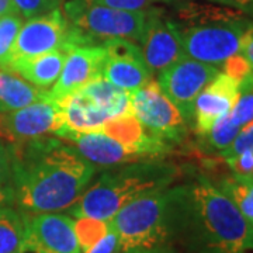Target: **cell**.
<instances>
[{
  "instance_id": "cell-16",
  "label": "cell",
  "mask_w": 253,
  "mask_h": 253,
  "mask_svg": "<svg viewBox=\"0 0 253 253\" xmlns=\"http://www.w3.org/2000/svg\"><path fill=\"white\" fill-rule=\"evenodd\" d=\"M239 94V83L224 72L218 73L194 101L193 126L196 132L207 135L218 120L232 110Z\"/></svg>"
},
{
  "instance_id": "cell-28",
  "label": "cell",
  "mask_w": 253,
  "mask_h": 253,
  "mask_svg": "<svg viewBox=\"0 0 253 253\" xmlns=\"http://www.w3.org/2000/svg\"><path fill=\"white\" fill-rule=\"evenodd\" d=\"M225 116L228 121L238 129H242L251 120H253V87L241 91L235 106Z\"/></svg>"
},
{
  "instance_id": "cell-2",
  "label": "cell",
  "mask_w": 253,
  "mask_h": 253,
  "mask_svg": "<svg viewBox=\"0 0 253 253\" xmlns=\"http://www.w3.org/2000/svg\"><path fill=\"white\" fill-rule=\"evenodd\" d=\"M180 229L199 253H253V225L204 176L181 186Z\"/></svg>"
},
{
  "instance_id": "cell-14",
  "label": "cell",
  "mask_w": 253,
  "mask_h": 253,
  "mask_svg": "<svg viewBox=\"0 0 253 253\" xmlns=\"http://www.w3.org/2000/svg\"><path fill=\"white\" fill-rule=\"evenodd\" d=\"M73 146L90 163L99 166H117L156 158L151 151L141 146L118 142L101 131L96 132H63L58 136Z\"/></svg>"
},
{
  "instance_id": "cell-29",
  "label": "cell",
  "mask_w": 253,
  "mask_h": 253,
  "mask_svg": "<svg viewBox=\"0 0 253 253\" xmlns=\"http://www.w3.org/2000/svg\"><path fill=\"white\" fill-rule=\"evenodd\" d=\"M244 152H251V154H253V120H251L239 131V134L235 136L234 142L229 145L226 149H224L222 152H219V155L224 159H226V158L244 154Z\"/></svg>"
},
{
  "instance_id": "cell-13",
  "label": "cell",
  "mask_w": 253,
  "mask_h": 253,
  "mask_svg": "<svg viewBox=\"0 0 253 253\" xmlns=\"http://www.w3.org/2000/svg\"><path fill=\"white\" fill-rule=\"evenodd\" d=\"M26 217V239L21 253H82L73 219L58 212Z\"/></svg>"
},
{
  "instance_id": "cell-35",
  "label": "cell",
  "mask_w": 253,
  "mask_h": 253,
  "mask_svg": "<svg viewBox=\"0 0 253 253\" xmlns=\"http://www.w3.org/2000/svg\"><path fill=\"white\" fill-rule=\"evenodd\" d=\"M6 14H18L13 0H0V17Z\"/></svg>"
},
{
  "instance_id": "cell-17",
  "label": "cell",
  "mask_w": 253,
  "mask_h": 253,
  "mask_svg": "<svg viewBox=\"0 0 253 253\" xmlns=\"http://www.w3.org/2000/svg\"><path fill=\"white\" fill-rule=\"evenodd\" d=\"M58 103V123L55 135L63 132H96L111 120L110 114L81 91H76Z\"/></svg>"
},
{
  "instance_id": "cell-21",
  "label": "cell",
  "mask_w": 253,
  "mask_h": 253,
  "mask_svg": "<svg viewBox=\"0 0 253 253\" xmlns=\"http://www.w3.org/2000/svg\"><path fill=\"white\" fill-rule=\"evenodd\" d=\"M26 239V217L0 206V253H21Z\"/></svg>"
},
{
  "instance_id": "cell-6",
  "label": "cell",
  "mask_w": 253,
  "mask_h": 253,
  "mask_svg": "<svg viewBox=\"0 0 253 253\" xmlns=\"http://www.w3.org/2000/svg\"><path fill=\"white\" fill-rule=\"evenodd\" d=\"M252 26L253 20L244 17L177 27L184 56L218 66L232 55L241 52L245 34Z\"/></svg>"
},
{
  "instance_id": "cell-22",
  "label": "cell",
  "mask_w": 253,
  "mask_h": 253,
  "mask_svg": "<svg viewBox=\"0 0 253 253\" xmlns=\"http://www.w3.org/2000/svg\"><path fill=\"white\" fill-rule=\"evenodd\" d=\"M217 187L235 204L248 222L253 225V176L242 177L231 174Z\"/></svg>"
},
{
  "instance_id": "cell-27",
  "label": "cell",
  "mask_w": 253,
  "mask_h": 253,
  "mask_svg": "<svg viewBox=\"0 0 253 253\" xmlns=\"http://www.w3.org/2000/svg\"><path fill=\"white\" fill-rule=\"evenodd\" d=\"M66 0H13L18 16L27 18H36L45 16L56 9H61Z\"/></svg>"
},
{
  "instance_id": "cell-15",
  "label": "cell",
  "mask_w": 253,
  "mask_h": 253,
  "mask_svg": "<svg viewBox=\"0 0 253 253\" xmlns=\"http://www.w3.org/2000/svg\"><path fill=\"white\" fill-rule=\"evenodd\" d=\"M104 61L106 49L101 44L72 46L58 81L48 91L49 97L59 101L79 91L87 83L101 78Z\"/></svg>"
},
{
  "instance_id": "cell-5",
  "label": "cell",
  "mask_w": 253,
  "mask_h": 253,
  "mask_svg": "<svg viewBox=\"0 0 253 253\" xmlns=\"http://www.w3.org/2000/svg\"><path fill=\"white\" fill-rule=\"evenodd\" d=\"M62 10L71 26L75 45H99L97 41L116 38L138 44L144 36L146 10L111 9L91 0H66Z\"/></svg>"
},
{
  "instance_id": "cell-24",
  "label": "cell",
  "mask_w": 253,
  "mask_h": 253,
  "mask_svg": "<svg viewBox=\"0 0 253 253\" xmlns=\"http://www.w3.org/2000/svg\"><path fill=\"white\" fill-rule=\"evenodd\" d=\"M23 26V18L18 14H6L0 17V69H6L10 55Z\"/></svg>"
},
{
  "instance_id": "cell-30",
  "label": "cell",
  "mask_w": 253,
  "mask_h": 253,
  "mask_svg": "<svg viewBox=\"0 0 253 253\" xmlns=\"http://www.w3.org/2000/svg\"><path fill=\"white\" fill-rule=\"evenodd\" d=\"M225 163L231 169L232 174L235 176H242V177L253 176V154L251 152H244V154L226 158Z\"/></svg>"
},
{
  "instance_id": "cell-9",
  "label": "cell",
  "mask_w": 253,
  "mask_h": 253,
  "mask_svg": "<svg viewBox=\"0 0 253 253\" xmlns=\"http://www.w3.org/2000/svg\"><path fill=\"white\" fill-rule=\"evenodd\" d=\"M72 46L71 26L61 7L45 16L30 18L21 26L9 63L21 58L37 56L58 49L69 51Z\"/></svg>"
},
{
  "instance_id": "cell-34",
  "label": "cell",
  "mask_w": 253,
  "mask_h": 253,
  "mask_svg": "<svg viewBox=\"0 0 253 253\" xmlns=\"http://www.w3.org/2000/svg\"><path fill=\"white\" fill-rule=\"evenodd\" d=\"M241 54H244L245 58L248 59V62L251 63V68H252L253 71V26L245 34L244 41H242V48H241Z\"/></svg>"
},
{
  "instance_id": "cell-18",
  "label": "cell",
  "mask_w": 253,
  "mask_h": 253,
  "mask_svg": "<svg viewBox=\"0 0 253 253\" xmlns=\"http://www.w3.org/2000/svg\"><path fill=\"white\" fill-rule=\"evenodd\" d=\"M69 51L58 49L37 56L21 58L10 62L6 69L17 73L31 84L45 90L48 87H52L58 81Z\"/></svg>"
},
{
  "instance_id": "cell-19",
  "label": "cell",
  "mask_w": 253,
  "mask_h": 253,
  "mask_svg": "<svg viewBox=\"0 0 253 253\" xmlns=\"http://www.w3.org/2000/svg\"><path fill=\"white\" fill-rule=\"evenodd\" d=\"M48 90L40 89L17 73L0 69V113H10L27 107L46 97Z\"/></svg>"
},
{
  "instance_id": "cell-31",
  "label": "cell",
  "mask_w": 253,
  "mask_h": 253,
  "mask_svg": "<svg viewBox=\"0 0 253 253\" xmlns=\"http://www.w3.org/2000/svg\"><path fill=\"white\" fill-rule=\"evenodd\" d=\"M120 251V242H118V236L114 231V228L110 222V229L106 235L100 239L96 245H93L90 249H87L86 252L82 253H118Z\"/></svg>"
},
{
  "instance_id": "cell-3",
  "label": "cell",
  "mask_w": 253,
  "mask_h": 253,
  "mask_svg": "<svg viewBox=\"0 0 253 253\" xmlns=\"http://www.w3.org/2000/svg\"><path fill=\"white\" fill-rule=\"evenodd\" d=\"M177 176V168L170 163H129L117 170L103 173L69 210L76 218L87 217L110 222L126 204L148 193L168 189Z\"/></svg>"
},
{
  "instance_id": "cell-11",
  "label": "cell",
  "mask_w": 253,
  "mask_h": 253,
  "mask_svg": "<svg viewBox=\"0 0 253 253\" xmlns=\"http://www.w3.org/2000/svg\"><path fill=\"white\" fill-rule=\"evenodd\" d=\"M145 63L152 73H161L184 56L180 31L172 18L159 9L146 10L144 36L139 41Z\"/></svg>"
},
{
  "instance_id": "cell-37",
  "label": "cell",
  "mask_w": 253,
  "mask_h": 253,
  "mask_svg": "<svg viewBox=\"0 0 253 253\" xmlns=\"http://www.w3.org/2000/svg\"><path fill=\"white\" fill-rule=\"evenodd\" d=\"M158 1H177V0H158Z\"/></svg>"
},
{
  "instance_id": "cell-20",
  "label": "cell",
  "mask_w": 253,
  "mask_h": 253,
  "mask_svg": "<svg viewBox=\"0 0 253 253\" xmlns=\"http://www.w3.org/2000/svg\"><path fill=\"white\" fill-rule=\"evenodd\" d=\"M79 91L86 94L101 109L106 110L111 118L132 113L131 93L123 90L120 87H116L114 84H111L110 82L103 78H99L96 81L87 83Z\"/></svg>"
},
{
  "instance_id": "cell-8",
  "label": "cell",
  "mask_w": 253,
  "mask_h": 253,
  "mask_svg": "<svg viewBox=\"0 0 253 253\" xmlns=\"http://www.w3.org/2000/svg\"><path fill=\"white\" fill-rule=\"evenodd\" d=\"M218 73L217 66L183 56L159 73L158 83L163 93L180 110L184 120L193 124L194 101Z\"/></svg>"
},
{
  "instance_id": "cell-7",
  "label": "cell",
  "mask_w": 253,
  "mask_h": 253,
  "mask_svg": "<svg viewBox=\"0 0 253 253\" xmlns=\"http://www.w3.org/2000/svg\"><path fill=\"white\" fill-rule=\"evenodd\" d=\"M131 109L145 129L163 142L181 141L187 134L189 123L163 93L158 81L152 79L131 93Z\"/></svg>"
},
{
  "instance_id": "cell-32",
  "label": "cell",
  "mask_w": 253,
  "mask_h": 253,
  "mask_svg": "<svg viewBox=\"0 0 253 253\" xmlns=\"http://www.w3.org/2000/svg\"><path fill=\"white\" fill-rule=\"evenodd\" d=\"M101 6H107L111 9L126 10V11H141L148 7L151 3L158 0H91Z\"/></svg>"
},
{
  "instance_id": "cell-23",
  "label": "cell",
  "mask_w": 253,
  "mask_h": 253,
  "mask_svg": "<svg viewBox=\"0 0 253 253\" xmlns=\"http://www.w3.org/2000/svg\"><path fill=\"white\" fill-rule=\"evenodd\" d=\"M73 229L81 246V252H86L109 232L110 222L94 218L81 217L73 221Z\"/></svg>"
},
{
  "instance_id": "cell-25",
  "label": "cell",
  "mask_w": 253,
  "mask_h": 253,
  "mask_svg": "<svg viewBox=\"0 0 253 253\" xmlns=\"http://www.w3.org/2000/svg\"><path fill=\"white\" fill-rule=\"evenodd\" d=\"M14 203L13 158L9 145L0 141V206Z\"/></svg>"
},
{
  "instance_id": "cell-12",
  "label": "cell",
  "mask_w": 253,
  "mask_h": 253,
  "mask_svg": "<svg viewBox=\"0 0 253 253\" xmlns=\"http://www.w3.org/2000/svg\"><path fill=\"white\" fill-rule=\"evenodd\" d=\"M106 61L101 78L128 93H134L152 81V72L145 63L136 42L123 38L104 41Z\"/></svg>"
},
{
  "instance_id": "cell-1",
  "label": "cell",
  "mask_w": 253,
  "mask_h": 253,
  "mask_svg": "<svg viewBox=\"0 0 253 253\" xmlns=\"http://www.w3.org/2000/svg\"><path fill=\"white\" fill-rule=\"evenodd\" d=\"M9 148L14 201L27 214L72 208L94 174V166L61 138L44 136Z\"/></svg>"
},
{
  "instance_id": "cell-33",
  "label": "cell",
  "mask_w": 253,
  "mask_h": 253,
  "mask_svg": "<svg viewBox=\"0 0 253 253\" xmlns=\"http://www.w3.org/2000/svg\"><path fill=\"white\" fill-rule=\"evenodd\" d=\"M218 4H222L231 9L239 10L248 17H253V0H210Z\"/></svg>"
},
{
  "instance_id": "cell-10",
  "label": "cell",
  "mask_w": 253,
  "mask_h": 253,
  "mask_svg": "<svg viewBox=\"0 0 253 253\" xmlns=\"http://www.w3.org/2000/svg\"><path fill=\"white\" fill-rule=\"evenodd\" d=\"M58 103L46 94L27 107L0 113V141L9 146L21 145L55 134Z\"/></svg>"
},
{
  "instance_id": "cell-26",
  "label": "cell",
  "mask_w": 253,
  "mask_h": 253,
  "mask_svg": "<svg viewBox=\"0 0 253 253\" xmlns=\"http://www.w3.org/2000/svg\"><path fill=\"white\" fill-rule=\"evenodd\" d=\"M222 72L239 83V90H248L253 87V71L251 63L245 58L244 54L238 52L228 58L222 63Z\"/></svg>"
},
{
  "instance_id": "cell-4",
  "label": "cell",
  "mask_w": 253,
  "mask_h": 253,
  "mask_svg": "<svg viewBox=\"0 0 253 253\" xmlns=\"http://www.w3.org/2000/svg\"><path fill=\"white\" fill-rule=\"evenodd\" d=\"M110 222L123 253L154 251L180 228L181 186L138 197L121 208Z\"/></svg>"
},
{
  "instance_id": "cell-36",
  "label": "cell",
  "mask_w": 253,
  "mask_h": 253,
  "mask_svg": "<svg viewBox=\"0 0 253 253\" xmlns=\"http://www.w3.org/2000/svg\"><path fill=\"white\" fill-rule=\"evenodd\" d=\"M134 253H166V252H161V251H156V249H154V251H139V252H134Z\"/></svg>"
}]
</instances>
